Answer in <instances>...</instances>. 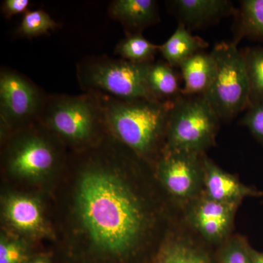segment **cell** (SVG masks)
<instances>
[{
	"instance_id": "obj_1",
	"label": "cell",
	"mask_w": 263,
	"mask_h": 263,
	"mask_svg": "<svg viewBox=\"0 0 263 263\" xmlns=\"http://www.w3.org/2000/svg\"><path fill=\"white\" fill-rule=\"evenodd\" d=\"M81 176L77 205L96 256L114 262L134 258L155 226V213L117 165L92 160Z\"/></svg>"
},
{
	"instance_id": "obj_2",
	"label": "cell",
	"mask_w": 263,
	"mask_h": 263,
	"mask_svg": "<svg viewBox=\"0 0 263 263\" xmlns=\"http://www.w3.org/2000/svg\"><path fill=\"white\" fill-rule=\"evenodd\" d=\"M109 133L142 160L155 161L165 146L173 101L121 100L97 92Z\"/></svg>"
},
{
	"instance_id": "obj_3",
	"label": "cell",
	"mask_w": 263,
	"mask_h": 263,
	"mask_svg": "<svg viewBox=\"0 0 263 263\" xmlns=\"http://www.w3.org/2000/svg\"><path fill=\"white\" fill-rule=\"evenodd\" d=\"M38 121L55 136L76 146L91 144L102 129L108 130L97 92L48 95Z\"/></svg>"
},
{
	"instance_id": "obj_4",
	"label": "cell",
	"mask_w": 263,
	"mask_h": 263,
	"mask_svg": "<svg viewBox=\"0 0 263 263\" xmlns=\"http://www.w3.org/2000/svg\"><path fill=\"white\" fill-rule=\"evenodd\" d=\"M150 63L100 57L79 63L77 76L86 92H99L121 100H157L147 83Z\"/></svg>"
},
{
	"instance_id": "obj_5",
	"label": "cell",
	"mask_w": 263,
	"mask_h": 263,
	"mask_svg": "<svg viewBox=\"0 0 263 263\" xmlns=\"http://www.w3.org/2000/svg\"><path fill=\"white\" fill-rule=\"evenodd\" d=\"M220 121L205 97L181 95L170 109L164 148L205 154L215 144Z\"/></svg>"
},
{
	"instance_id": "obj_6",
	"label": "cell",
	"mask_w": 263,
	"mask_h": 263,
	"mask_svg": "<svg viewBox=\"0 0 263 263\" xmlns=\"http://www.w3.org/2000/svg\"><path fill=\"white\" fill-rule=\"evenodd\" d=\"M211 53L216 72L204 97L221 121L230 120L251 105L245 58L235 41L217 43Z\"/></svg>"
},
{
	"instance_id": "obj_7",
	"label": "cell",
	"mask_w": 263,
	"mask_h": 263,
	"mask_svg": "<svg viewBox=\"0 0 263 263\" xmlns=\"http://www.w3.org/2000/svg\"><path fill=\"white\" fill-rule=\"evenodd\" d=\"M205 155L164 148L156 160L157 179L179 212L203 191Z\"/></svg>"
},
{
	"instance_id": "obj_8",
	"label": "cell",
	"mask_w": 263,
	"mask_h": 263,
	"mask_svg": "<svg viewBox=\"0 0 263 263\" xmlns=\"http://www.w3.org/2000/svg\"><path fill=\"white\" fill-rule=\"evenodd\" d=\"M7 151V164L12 174L25 178L41 177L56 167L57 147L38 122L17 129Z\"/></svg>"
},
{
	"instance_id": "obj_9",
	"label": "cell",
	"mask_w": 263,
	"mask_h": 263,
	"mask_svg": "<svg viewBox=\"0 0 263 263\" xmlns=\"http://www.w3.org/2000/svg\"><path fill=\"white\" fill-rule=\"evenodd\" d=\"M46 96L22 74L0 72V119L4 128L22 129L38 122Z\"/></svg>"
},
{
	"instance_id": "obj_10",
	"label": "cell",
	"mask_w": 263,
	"mask_h": 263,
	"mask_svg": "<svg viewBox=\"0 0 263 263\" xmlns=\"http://www.w3.org/2000/svg\"><path fill=\"white\" fill-rule=\"evenodd\" d=\"M239 206L216 201L202 193L180 213L194 233L210 247L218 248L233 235Z\"/></svg>"
},
{
	"instance_id": "obj_11",
	"label": "cell",
	"mask_w": 263,
	"mask_h": 263,
	"mask_svg": "<svg viewBox=\"0 0 263 263\" xmlns=\"http://www.w3.org/2000/svg\"><path fill=\"white\" fill-rule=\"evenodd\" d=\"M210 247L189 228L180 214L162 240L153 263H216Z\"/></svg>"
},
{
	"instance_id": "obj_12",
	"label": "cell",
	"mask_w": 263,
	"mask_h": 263,
	"mask_svg": "<svg viewBox=\"0 0 263 263\" xmlns=\"http://www.w3.org/2000/svg\"><path fill=\"white\" fill-rule=\"evenodd\" d=\"M216 201L240 205L245 199L259 197L263 193L242 183L237 176L226 172L205 155L204 159L203 191Z\"/></svg>"
},
{
	"instance_id": "obj_13",
	"label": "cell",
	"mask_w": 263,
	"mask_h": 263,
	"mask_svg": "<svg viewBox=\"0 0 263 263\" xmlns=\"http://www.w3.org/2000/svg\"><path fill=\"white\" fill-rule=\"evenodd\" d=\"M168 3L179 23L190 31L235 13L233 3L228 0H174Z\"/></svg>"
},
{
	"instance_id": "obj_14",
	"label": "cell",
	"mask_w": 263,
	"mask_h": 263,
	"mask_svg": "<svg viewBox=\"0 0 263 263\" xmlns=\"http://www.w3.org/2000/svg\"><path fill=\"white\" fill-rule=\"evenodd\" d=\"M110 16L133 33H141L160 21L155 0H115L108 8Z\"/></svg>"
},
{
	"instance_id": "obj_15",
	"label": "cell",
	"mask_w": 263,
	"mask_h": 263,
	"mask_svg": "<svg viewBox=\"0 0 263 263\" xmlns=\"http://www.w3.org/2000/svg\"><path fill=\"white\" fill-rule=\"evenodd\" d=\"M183 81L181 95L204 96L210 89L216 72L212 53L200 51L183 62L179 67Z\"/></svg>"
},
{
	"instance_id": "obj_16",
	"label": "cell",
	"mask_w": 263,
	"mask_h": 263,
	"mask_svg": "<svg viewBox=\"0 0 263 263\" xmlns=\"http://www.w3.org/2000/svg\"><path fill=\"white\" fill-rule=\"evenodd\" d=\"M7 219L17 230L27 233L44 231L42 212L37 200L24 195H13L5 203Z\"/></svg>"
},
{
	"instance_id": "obj_17",
	"label": "cell",
	"mask_w": 263,
	"mask_h": 263,
	"mask_svg": "<svg viewBox=\"0 0 263 263\" xmlns=\"http://www.w3.org/2000/svg\"><path fill=\"white\" fill-rule=\"evenodd\" d=\"M209 43L195 36L183 24L179 23L174 34L160 46V51L166 62L173 67H179L183 62L206 48Z\"/></svg>"
},
{
	"instance_id": "obj_18",
	"label": "cell",
	"mask_w": 263,
	"mask_h": 263,
	"mask_svg": "<svg viewBox=\"0 0 263 263\" xmlns=\"http://www.w3.org/2000/svg\"><path fill=\"white\" fill-rule=\"evenodd\" d=\"M147 83L151 92L159 101H173L181 95L179 75L167 62L151 64Z\"/></svg>"
},
{
	"instance_id": "obj_19",
	"label": "cell",
	"mask_w": 263,
	"mask_h": 263,
	"mask_svg": "<svg viewBox=\"0 0 263 263\" xmlns=\"http://www.w3.org/2000/svg\"><path fill=\"white\" fill-rule=\"evenodd\" d=\"M238 31L235 42L243 37L263 41V0L240 2L238 11Z\"/></svg>"
},
{
	"instance_id": "obj_20",
	"label": "cell",
	"mask_w": 263,
	"mask_h": 263,
	"mask_svg": "<svg viewBox=\"0 0 263 263\" xmlns=\"http://www.w3.org/2000/svg\"><path fill=\"white\" fill-rule=\"evenodd\" d=\"M159 51L160 46L150 42L141 33H129L117 45L115 53L127 61L150 63Z\"/></svg>"
},
{
	"instance_id": "obj_21",
	"label": "cell",
	"mask_w": 263,
	"mask_h": 263,
	"mask_svg": "<svg viewBox=\"0 0 263 263\" xmlns=\"http://www.w3.org/2000/svg\"><path fill=\"white\" fill-rule=\"evenodd\" d=\"M248 77L252 104L263 101V47H249L242 51Z\"/></svg>"
},
{
	"instance_id": "obj_22",
	"label": "cell",
	"mask_w": 263,
	"mask_h": 263,
	"mask_svg": "<svg viewBox=\"0 0 263 263\" xmlns=\"http://www.w3.org/2000/svg\"><path fill=\"white\" fill-rule=\"evenodd\" d=\"M248 240L243 235H232L218 247L216 263H253Z\"/></svg>"
},
{
	"instance_id": "obj_23",
	"label": "cell",
	"mask_w": 263,
	"mask_h": 263,
	"mask_svg": "<svg viewBox=\"0 0 263 263\" xmlns=\"http://www.w3.org/2000/svg\"><path fill=\"white\" fill-rule=\"evenodd\" d=\"M57 27V24L46 12L42 10H28L24 14L18 33L24 37H37Z\"/></svg>"
},
{
	"instance_id": "obj_24",
	"label": "cell",
	"mask_w": 263,
	"mask_h": 263,
	"mask_svg": "<svg viewBox=\"0 0 263 263\" xmlns=\"http://www.w3.org/2000/svg\"><path fill=\"white\" fill-rule=\"evenodd\" d=\"M31 255L28 246L20 239L2 236L0 240V263H27Z\"/></svg>"
},
{
	"instance_id": "obj_25",
	"label": "cell",
	"mask_w": 263,
	"mask_h": 263,
	"mask_svg": "<svg viewBox=\"0 0 263 263\" xmlns=\"http://www.w3.org/2000/svg\"><path fill=\"white\" fill-rule=\"evenodd\" d=\"M242 125L263 144V101L252 104L241 119Z\"/></svg>"
},
{
	"instance_id": "obj_26",
	"label": "cell",
	"mask_w": 263,
	"mask_h": 263,
	"mask_svg": "<svg viewBox=\"0 0 263 263\" xmlns=\"http://www.w3.org/2000/svg\"><path fill=\"white\" fill-rule=\"evenodd\" d=\"M30 2L29 0H5L3 3V13L8 18L27 13Z\"/></svg>"
},
{
	"instance_id": "obj_27",
	"label": "cell",
	"mask_w": 263,
	"mask_h": 263,
	"mask_svg": "<svg viewBox=\"0 0 263 263\" xmlns=\"http://www.w3.org/2000/svg\"><path fill=\"white\" fill-rule=\"evenodd\" d=\"M27 263H52V260L47 254H38L33 256Z\"/></svg>"
},
{
	"instance_id": "obj_28",
	"label": "cell",
	"mask_w": 263,
	"mask_h": 263,
	"mask_svg": "<svg viewBox=\"0 0 263 263\" xmlns=\"http://www.w3.org/2000/svg\"><path fill=\"white\" fill-rule=\"evenodd\" d=\"M250 252L253 263H263V252H258L252 247H251Z\"/></svg>"
}]
</instances>
